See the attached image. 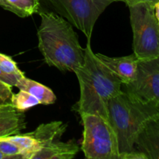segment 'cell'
Instances as JSON below:
<instances>
[{
  "label": "cell",
  "mask_w": 159,
  "mask_h": 159,
  "mask_svg": "<svg viewBox=\"0 0 159 159\" xmlns=\"http://www.w3.org/2000/svg\"><path fill=\"white\" fill-rule=\"evenodd\" d=\"M84 52V64L74 71L80 86V98L72 109L79 114L98 115L108 120V102L122 91L123 83L96 57L90 40L87 41Z\"/></svg>",
  "instance_id": "obj_1"
},
{
  "label": "cell",
  "mask_w": 159,
  "mask_h": 159,
  "mask_svg": "<svg viewBox=\"0 0 159 159\" xmlns=\"http://www.w3.org/2000/svg\"><path fill=\"white\" fill-rule=\"evenodd\" d=\"M38 48L45 62L62 71H73L84 64L85 52L72 25L51 11L40 12Z\"/></svg>",
  "instance_id": "obj_2"
},
{
  "label": "cell",
  "mask_w": 159,
  "mask_h": 159,
  "mask_svg": "<svg viewBox=\"0 0 159 159\" xmlns=\"http://www.w3.org/2000/svg\"><path fill=\"white\" fill-rule=\"evenodd\" d=\"M159 117V107L145 104L121 91L108 102V120L116 133L120 159H129L137 137L150 120Z\"/></svg>",
  "instance_id": "obj_3"
},
{
  "label": "cell",
  "mask_w": 159,
  "mask_h": 159,
  "mask_svg": "<svg viewBox=\"0 0 159 159\" xmlns=\"http://www.w3.org/2000/svg\"><path fill=\"white\" fill-rule=\"evenodd\" d=\"M43 10L63 17L91 40L94 26L113 0H39Z\"/></svg>",
  "instance_id": "obj_4"
},
{
  "label": "cell",
  "mask_w": 159,
  "mask_h": 159,
  "mask_svg": "<svg viewBox=\"0 0 159 159\" xmlns=\"http://www.w3.org/2000/svg\"><path fill=\"white\" fill-rule=\"evenodd\" d=\"M155 4L141 3L128 6L133 51L138 60L159 57V20L154 13Z\"/></svg>",
  "instance_id": "obj_5"
},
{
  "label": "cell",
  "mask_w": 159,
  "mask_h": 159,
  "mask_svg": "<svg viewBox=\"0 0 159 159\" xmlns=\"http://www.w3.org/2000/svg\"><path fill=\"white\" fill-rule=\"evenodd\" d=\"M83 125L82 150L89 159H120L116 133L108 120L98 115L80 114Z\"/></svg>",
  "instance_id": "obj_6"
},
{
  "label": "cell",
  "mask_w": 159,
  "mask_h": 159,
  "mask_svg": "<svg viewBox=\"0 0 159 159\" xmlns=\"http://www.w3.org/2000/svg\"><path fill=\"white\" fill-rule=\"evenodd\" d=\"M123 85L133 99L159 107V57L138 61L134 79Z\"/></svg>",
  "instance_id": "obj_7"
},
{
  "label": "cell",
  "mask_w": 159,
  "mask_h": 159,
  "mask_svg": "<svg viewBox=\"0 0 159 159\" xmlns=\"http://www.w3.org/2000/svg\"><path fill=\"white\" fill-rule=\"evenodd\" d=\"M67 129V124L62 121H53L42 124L34 131L27 134H18L7 137L9 140L16 144L25 152L24 158L30 154L59 141Z\"/></svg>",
  "instance_id": "obj_8"
},
{
  "label": "cell",
  "mask_w": 159,
  "mask_h": 159,
  "mask_svg": "<svg viewBox=\"0 0 159 159\" xmlns=\"http://www.w3.org/2000/svg\"><path fill=\"white\" fill-rule=\"evenodd\" d=\"M135 150L146 159L159 158V117L149 121L137 137Z\"/></svg>",
  "instance_id": "obj_9"
},
{
  "label": "cell",
  "mask_w": 159,
  "mask_h": 159,
  "mask_svg": "<svg viewBox=\"0 0 159 159\" xmlns=\"http://www.w3.org/2000/svg\"><path fill=\"white\" fill-rule=\"evenodd\" d=\"M96 55L119 78L123 85L129 83L134 79L139 60L134 53L130 55L117 57H109L100 53L96 54Z\"/></svg>",
  "instance_id": "obj_10"
},
{
  "label": "cell",
  "mask_w": 159,
  "mask_h": 159,
  "mask_svg": "<svg viewBox=\"0 0 159 159\" xmlns=\"http://www.w3.org/2000/svg\"><path fill=\"white\" fill-rule=\"evenodd\" d=\"M25 128L23 112L16 110L11 103L0 107V138L18 134Z\"/></svg>",
  "instance_id": "obj_11"
},
{
  "label": "cell",
  "mask_w": 159,
  "mask_h": 159,
  "mask_svg": "<svg viewBox=\"0 0 159 159\" xmlns=\"http://www.w3.org/2000/svg\"><path fill=\"white\" fill-rule=\"evenodd\" d=\"M79 152V147L72 141H57L30 154L26 159H72Z\"/></svg>",
  "instance_id": "obj_12"
},
{
  "label": "cell",
  "mask_w": 159,
  "mask_h": 159,
  "mask_svg": "<svg viewBox=\"0 0 159 159\" xmlns=\"http://www.w3.org/2000/svg\"><path fill=\"white\" fill-rule=\"evenodd\" d=\"M16 87L34 96L42 105H51L56 101L55 94L51 89L25 76L18 79Z\"/></svg>",
  "instance_id": "obj_13"
},
{
  "label": "cell",
  "mask_w": 159,
  "mask_h": 159,
  "mask_svg": "<svg viewBox=\"0 0 159 159\" xmlns=\"http://www.w3.org/2000/svg\"><path fill=\"white\" fill-rule=\"evenodd\" d=\"M0 6L21 18L30 16L40 10L39 0H0Z\"/></svg>",
  "instance_id": "obj_14"
},
{
  "label": "cell",
  "mask_w": 159,
  "mask_h": 159,
  "mask_svg": "<svg viewBox=\"0 0 159 159\" xmlns=\"http://www.w3.org/2000/svg\"><path fill=\"white\" fill-rule=\"evenodd\" d=\"M10 103L20 112H24L40 104L37 98L23 90H20L19 93L12 94Z\"/></svg>",
  "instance_id": "obj_15"
},
{
  "label": "cell",
  "mask_w": 159,
  "mask_h": 159,
  "mask_svg": "<svg viewBox=\"0 0 159 159\" xmlns=\"http://www.w3.org/2000/svg\"><path fill=\"white\" fill-rule=\"evenodd\" d=\"M0 152L8 159H25V152L6 138H0Z\"/></svg>",
  "instance_id": "obj_16"
},
{
  "label": "cell",
  "mask_w": 159,
  "mask_h": 159,
  "mask_svg": "<svg viewBox=\"0 0 159 159\" xmlns=\"http://www.w3.org/2000/svg\"><path fill=\"white\" fill-rule=\"evenodd\" d=\"M0 70L2 73L10 77L20 79L24 74L17 66V64L12 60V57L0 53Z\"/></svg>",
  "instance_id": "obj_17"
},
{
  "label": "cell",
  "mask_w": 159,
  "mask_h": 159,
  "mask_svg": "<svg viewBox=\"0 0 159 159\" xmlns=\"http://www.w3.org/2000/svg\"><path fill=\"white\" fill-rule=\"evenodd\" d=\"M12 94V86L0 81V107L10 103Z\"/></svg>",
  "instance_id": "obj_18"
},
{
  "label": "cell",
  "mask_w": 159,
  "mask_h": 159,
  "mask_svg": "<svg viewBox=\"0 0 159 159\" xmlns=\"http://www.w3.org/2000/svg\"><path fill=\"white\" fill-rule=\"evenodd\" d=\"M113 2H123L127 6H134V5L141 4V3H147V4H155L158 2L159 0H113Z\"/></svg>",
  "instance_id": "obj_19"
},
{
  "label": "cell",
  "mask_w": 159,
  "mask_h": 159,
  "mask_svg": "<svg viewBox=\"0 0 159 159\" xmlns=\"http://www.w3.org/2000/svg\"><path fill=\"white\" fill-rule=\"evenodd\" d=\"M19 79H16V78L10 77L9 75H6L4 73H2L0 70V81L5 82V83L8 84V85H11V86H16V84L17 81H18Z\"/></svg>",
  "instance_id": "obj_20"
},
{
  "label": "cell",
  "mask_w": 159,
  "mask_h": 159,
  "mask_svg": "<svg viewBox=\"0 0 159 159\" xmlns=\"http://www.w3.org/2000/svg\"><path fill=\"white\" fill-rule=\"evenodd\" d=\"M154 13L155 17L159 20V2L154 5Z\"/></svg>",
  "instance_id": "obj_21"
},
{
  "label": "cell",
  "mask_w": 159,
  "mask_h": 159,
  "mask_svg": "<svg viewBox=\"0 0 159 159\" xmlns=\"http://www.w3.org/2000/svg\"><path fill=\"white\" fill-rule=\"evenodd\" d=\"M0 159H8V158H7V157L5 156L4 155H2V154L0 152Z\"/></svg>",
  "instance_id": "obj_22"
}]
</instances>
